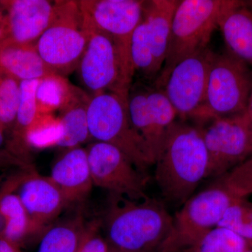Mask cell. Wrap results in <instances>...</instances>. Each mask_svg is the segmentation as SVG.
<instances>
[{
    "instance_id": "cell-1",
    "label": "cell",
    "mask_w": 252,
    "mask_h": 252,
    "mask_svg": "<svg viewBox=\"0 0 252 252\" xmlns=\"http://www.w3.org/2000/svg\"><path fill=\"white\" fill-rule=\"evenodd\" d=\"M154 165L162 196L169 203L183 205L208 177V154L198 126L177 120Z\"/></svg>"
},
{
    "instance_id": "cell-2",
    "label": "cell",
    "mask_w": 252,
    "mask_h": 252,
    "mask_svg": "<svg viewBox=\"0 0 252 252\" xmlns=\"http://www.w3.org/2000/svg\"><path fill=\"white\" fill-rule=\"evenodd\" d=\"M172 220L173 216L156 199L133 200L111 195L106 216L109 245L124 252H157Z\"/></svg>"
},
{
    "instance_id": "cell-3",
    "label": "cell",
    "mask_w": 252,
    "mask_h": 252,
    "mask_svg": "<svg viewBox=\"0 0 252 252\" xmlns=\"http://www.w3.org/2000/svg\"><path fill=\"white\" fill-rule=\"evenodd\" d=\"M235 0H182L172 20L170 44L161 72L154 81L160 86L172 68L182 60L209 47L220 18Z\"/></svg>"
},
{
    "instance_id": "cell-4",
    "label": "cell",
    "mask_w": 252,
    "mask_h": 252,
    "mask_svg": "<svg viewBox=\"0 0 252 252\" xmlns=\"http://www.w3.org/2000/svg\"><path fill=\"white\" fill-rule=\"evenodd\" d=\"M84 18L88 43L77 67L83 86L91 96L103 92L128 94L135 76L130 53Z\"/></svg>"
},
{
    "instance_id": "cell-5",
    "label": "cell",
    "mask_w": 252,
    "mask_h": 252,
    "mask_svg": "<svg viewBox=\"0 0 252 252\" xmlns=\"http://www.w3.org/2000/svg\"><path fill=\"white\" fill-rule=\"evenodd\" d=\"M252 91V68L228 51L215 53L203 103L191 120L200 124L214 118L245 112Z\"/></svg>"
},
{
    "instance_id": "cell-6",
    "label": "cell",
    "mask_w": 252,
    "mask_h": 252,
    "mask_svg": "<svg viewBox=\"0 0 252 252\" xmlns=\"http://www.w3.org/2000/svg\"><path fill=\"white\" fill-rule=\"evenodd\" d=\"M127 94L103 92L91 96L88 124L91 138L114 146L146 176L151 165L143 144L131 123Z\"/></svg>"
},
{
    "instance_id": "cell-7",
    "label": "cell",
    "mask_w": 252,
    "mask_h": 252,
    "mask_svg": "<svg viewBox=\"0 0 252 252\" xmlns=\"http://www.w3.org/2000/svg\"><path fill=\"white\" fill-rule=\"evenodd\" d=\"M87 43L79 1H55L52 21L36 43L46 65L56 74L66 77L77 69Z\"/></svg>"
},
{
    "instance_id": "cell-8",
    "label": "cell",
    "mask_w": 252,
    "mask_h": 252,
    "mask_svg": "<svg viewBox=\"0 0 252 252\" xmlns=\"http://www.w3.org/2000/svg\"><path fill=\"white\" fill-rule=\"evenodd\" d=\"M178 0L145 1L143 16L131 39L134 71L146 82L153 83L166 60L172 20Z\"/></svg>"
},
{
    "instance_id": "cell-9",
    "label": "cell",
    "mask_w": 252,
    "mask_h": 252,
    "mask_svg": "<svg viewBox=\"0 0 252 252\" xmlns=\"http://www.w3.org/2000/svg\"><path fill=\"white\" fill-rule=\"evenodd\" d=\"M238 197L221 181L194 194L173 216L171 230L157 252H182L215 228Z\"/></svg>"
},
{
    "instance_id": "cell-10",
    "label": "cell",
    "mask_w": 252,
    "mask_h": 252,
    "mask_svg": "<svg viewBox=\"0 0 252 252\" xmlns=\"http://www.w3.org/2000/svg\"><path fill=\"white\" fill-rule=\"evenodd\" d=\"M129 114L136 133L154 165L177 114L163 91L154 83L139 81L127 94Z\"/></svg>"
},
{
    "instance_id": "cell-11",
    "label": "cell",
    "mask_w": 252,
    "mask_h": 252,
    "mask_svg": "<svg viewBox=\"0 0 252 252\" xmlns=\"http://www.w3.org/2000/svg\"><path fill=\"white\" fill-rule=\"evenodd\" d=\"M198 126L209 158V177H220L252 155V121L247 112Z\"/></svg>"
},
{
    "instance_id": "cell-12",
    "label": "cell",
    "mask_w": 252,
    "mask_h": 252,
    "mask_svg": "<svg viewBox=\"0 0 252 252\" xmlns=\"http://www.w3.org/2000/svg\"><path fill=\"white\" fill-rule=\"evenodd\" d=\"M94 185L110 195L133 200L149 198L145 191L146 176L141 173L120 149L101 142L86 149Z\"/></svg>"
},
{
    "instance_id": "cell-13",
    "label": "cell",
    "mask_w": 252,
    "mask_h": 252,
    "mask_svg": "<svg viewBox=\"0 0 252 252\" xmlns=\"http://www.w3.org/2000/svg\"><path fill=\"white\" fill-rule=\"evenodd\" d=\"M214 54L207 47L182 60L159 86L180 121L191 119L203 104Z\"/></svg>"
},
{
    "instance_id": "cell-14",
    "label": "cell",
    "mask_w": 252,
    "mask_h": 252,
    "mask_svg": "<svg viewBox=\"0 0 252 252\" xmlns=\"http://www.w3.org/2000/svg\"><path fill=\"white\" fill-rule=\"evenodd\" d=\"M84 17L130 53L131 39L143 16L142 0H81Z\"/></svg>"
},
{
    "instance_id": "cell-15",
    "label": "cell",
    "mask_w": 252,
    "mask_h": 252,
    "mask_svg": "<svg viewBox=\"0 0 252 252\" xmlns=\"http://www.w3.org/2000/svg\"><path fill=\"white\" fill-rule=\"evenodd\" d=\"M31 220L32 235L44 230L67 207L61 190L50 177L30 167L16 190Z\"/></svg>"
},
{
    "instance_id": "cell-16",
    "label": "cell",
    "mask_w": 252,
    "mask_h": 252,
    "mask_svg": "<svg viewBox=\"0 0 252 252\" xmlns=\"http://www.w3.org/2000/svg\"><path fill=\"white\" fill-rule=\"evenodd\" d=\"M6 13L7 39L21 44H36L49 27L55 1L47 0L0 1Z\"/></svg>"
},
{
    "instance_id": "cell-17",
    "label": "cell",
    "mask_w": 252,
    "mask_h": 252,
    "mask_svg": "<svg viewBox=\"0 0 252 252\" xmlns=\"http://www.w3.org/2000/svg\"><path fill=\"white\" fill-rule=\"evenodd\" d=\"M49 177L61 190L67 206L84 201L94 186L86 149H65L55 162Z\"/></svg>"
},
{
    "instance_id": "cell-18",
    "label": "cell",
    "mask_w": 252,
    "mask_h": 252,
    "mask_svg": "<svg viewBox=\"0 0 252 252\" xmlns=\"http://www.w3.org/2000/svg\"><path fill=\"white\" fill-rule=\"evenodd\" d=\"M227 51L252 69V11L234 1L219 24Z\"/></svg>"
},
{
    "instance_id": "cell-19",
    "label": "cell",
    "mask_w": 252,
    "mask_h": 252,
    "mask_svg": "<svg viewBox=\"0 0 252 252\" xmlns=\"http://www.w3.org/2000/svg\"><path fill=\"white\" fill-rule=\"evenodd\" d=\"M27 169L11 175L0 186V212L6 220V228L1 238L21 246L32 233L31 220L16 190L24 180Z\"/></svg>"
},
{
    "instance_id": "cell-20",
    "label": "cell",
    "mask_w": 252,
    "mask_h": 252,
    "mask_svg": "<svg viewBox=\"0 0 252 252\" xmlns=\"http://www.w3.org/2000/svg\"><path fill=\"white\" fill-rule=\"evenodd\" d=\"M0 69L20 81L41 79L54 73L41 59L36 44L9 39L0 43Z\"/></svg>"
},
{
    "instance_id": "cell-21",
    "label": "cell",
    "mask_w": 252,
    "mask_h": 252,
    "mask_svg": "<svg viewBox=\"0 0 252 252\" xmlns=\"http://www.w3.org/2000/svg\"><path fill=\"white\" fill-rule=\"evenodd\" d=\"M91 96L77 86H73L72 94L60 109L63 137L59 147L64 149L80 147L91 138L88 124V108Z\"/></svg>"
},
{
    "instance_id": "cell-22",
    "label": "cell",
    "mask_w": 252,
    "mask_h": 252,
    "mask_svg": "<svg viewBox=\"0 0 252 252\" xmlns=\"http://www.w3.org/2000/svg\"><path fill=\"white\" fill-rule=\"evenodd\" d=\"M39 79L21 81L20 101L14 127L6 150L23 162L28 164L29 150L26 135L39 113L36 108V91Z\"/></svg>"
},
{
    "instance_id": "cell-23",
    "label": "cell",
    "mask_w": 252,
    "mask_h": 252,
    "mask_svg": "<svg viewBox=\"0 0 252 252\" xmlns=\"http://www.w3.org/2000/svg\"><path fill=\"white\" fill-rule=\"evenodd\" d=\"M88 227L81 216L51 227L41 239L38 252H77Z\"/></svg>"
},
{
    "instance_id": "cell-24",
    "label": "cell",
    "mask_w": 252,
    "mask_h": 252,
    "mask_svg": "<svg viewBox=\"0 0 252 252\" xmlns=\"http://www.w3.org/2000/svg\"><path fill=\"white\" fill-rule=\"evenodd\" d=\"M73 86L66 77L53 73L39 79L36 91V104L39 114H54L66 103Z\"/></svg>"
},
{
    "instance_id": "cell-25",
    "label": "cell",
    "mask_w": 252,
    "mask_h": 252,
    "mask_svg": "<svg viewBox=\"0 0 252 252\" xmlns=\"http://www.w3.org/2000/svg\"><path fill=\"white\" fill-rule=\"evenodd\" d=\"M248 243L234 232L217 226L182 252H243Z\"/></svg>"
},
{
    "instance_id": "cell-26",
    "label": "cell",
    "mask_w": 252,
    "mask_h": 252,
    "mask_svg": "<svg viewBox=\"0 0 252 252\" xmlns=\"http://www.w3.org/2000/svg\"><path fill=\"white\" fill-rule=\"evenodd\" d=\"M63 127L54 114H39L26 135L28 148L46 149L59 147L63 137Z\"/></svg>"
},
{
    "instance_id": "cell-27",
    "label": "cell",
    "mask_w": 252,
    "mask_h": 252,
    "mask_svg": "<svg viewBox=\"0 0 252 252\" xmlns=\"http://www.w3.org/2000/svg\"><path fill=\"white\" fill-rule=\"evenodd\" d=\"M21 81L0 69V127L11 133L20 101Z\"/></svg>"
},
{
    "instance_id": "cell-28",
    "label": "cell",
    "mask_w": 252,
    "mask_h": 252,
    "mask_svg": "<svg viewBox=\"0 0 252 252\" xmlns=\"http://www.w3.org/2000/svg\"><path fill=\"white\" fill-rule=\"evenodd\" d=\"M235 199L225 210L217 226L223 227L241 237L252 248V207Z\"/></svg>"
},
{
    "instance_id": "cell-29",
    "label": "cell",
    "mask_w": 252,
    "mask_h": 252,
    "mask_svg": "<svg viewBox=\"0 0 252 252\" xmlns=\"http://www.w3.org/2000/svg\"><path fill=\"white\" fill-rule=\"evenodd\" d=\"M233 195L239 198L252 193V155L231 170L221 180Z\"/></svg>"
},
{
    "instance_id": "cell-30",
    "label": "cell",
    "mask_w": 252,
    "mask_h": 252,
    "mask_svg": "<svg viewBox=\"0 0 252 252\" xmlns=\"http://www.w3.org/2000/svg\"><path fill=\"white\" fill-rule=\"evenodd\" d=\"M97 223L89 225L77 252H108L109 245L97 233Z\"/></svg>"
},
{
    "instance_id": "cell-31",
    "label": "cell",
    "mask_w": 252,
    "mask_h": 252,
    "mask_svg": "<svg viewBox=\"0 0 252 252\" xmlns=\"http://www.w3.org/2000/svg\"><path fill=\"white\" fill-rule=\"evenodd\" d=\"M13 166L23 168L29 166V165L14 157L6 149H0V170Z\"/></svg>"
},
{
    "instance_id": "cell-32",
    "label": "cell",
    "mask_w": 252,
    "mask_h": 252,
    "mask_svg": "<svg viewBox=\"0 0 252 252\" xmlns=\"http://www.w3.org/2000/svg\"><path fill=\"white\" fill-rule=\"evenodd\" d=\"M8 37L7 21L6 13L0 4V43L2 42Z\"/></svg>"
},
{
    "instance_id": "cell-33",
    "label": "cell",
    "mask_w": 252,
    "mask_h": 252,
    "mask_svg": "<svg viewBox=\"0 0 252 252\" xmlns=\"http://www.w3.org/2000/svg\"><path fill=\"white\" fill-rule=\"evenodd\" d=\"M0 252H23L21 246L14 243L0 238Z\"/></svg>"
},
{
    "instance_id": "cell-34",
    "label": "cell",
    "mask_w": 252,
    "mask_h": 252,
    "mask_svg": "<svg viewBox=\"0 0 252 252\" xmlns=\"http://www.w3.org/2000/svg\"><path fill=\"white\" fill-rule=\"evenodd\" d=\"M247 113L252 121V91L251 95H250V99H249L248 109L246 111Z\"/></svg>"
},
{
    "instance_id": "cell-35",
    "label": "cell",
    "mask_w": 252,
    "mask_h": 252,
    "mask_svg": "<svg viewBox=\"0 0 252 252\" xmlns=\"http://www.w3.org/2000/svg\"><path fill=\"white\" fill-rule=\"evenodd\" d=\"M4 131L2 130V129L1 128V127H0V149H1V146L4 144Z\"/></svg>"
},
{
    "instance_id": "cell-36",
    "label": "cell",
    "mask_w": 252,
    "mask_h": 252,
    "mask_svg": "<svg viewBox=\"0 0 252 252\" xmlns=\"http://www.w3.org/2000/svg\"><path fill=\"white\" fill-rule=\"evenodd\" d=\"M244 3L248 6L249 9H251L252 11V0H249V1H244Z\"/></svg>"
},
{
    "instance_id": "cell-37",
    "label": "cell",
    "mask_w": 252,
    "mask_h": 252,
    "mask_svg": "<svg viewBox=\"0 0 252 252\" xmlns=\"http://www.w3.org/2000/svg\"><path fill=\"white\" fill-rule=\"evenodd\" d=\"M108 252H122V251H121V250H117V249L113 248V247L110 246V245H109V249Z\"/></svg>"
},
{
    "instance_id": "cell-38",
    "label": "cell",
    "mask_w": 252,
    "mask_h": 252,
    "mask_svg": "<svg viewBox=\"0 0 252 252\" xmlns=\"http://www.w3.org/2000/svg\"><path fill=\"white\" fill-rule=\"evenodd\" d=\"M243 252H252V249H249V250H245Z\"/></svg>"
},
{
    "instance_id": "cell-39",
    "label": "cell",
    "mask_w": 252,
    "mask_h": 252,
    "mask_svg": "<svg viewBox=\"0 0 252 252\" xmlns=\"http://www.w3.org/2000/svg\"><path fill=\"white\" fill-rule=\"evenodd\" d=\"M1 183H2V182H1V177H0V186H1Z\"/></svg>"
}]
</instances>
